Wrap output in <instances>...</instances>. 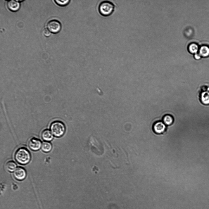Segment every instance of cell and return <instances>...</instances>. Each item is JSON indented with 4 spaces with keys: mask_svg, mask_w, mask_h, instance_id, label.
I'll return each mask as SVG.
<instances>
[{
    "mask_svg": "<svg viewBox=\"0 0 209 209\" xmlns=\"http://www.w3.org/2000/svg\"><path fill=\"white\" fill-rule=\"evenodd\" d=\"M199 54L202 56H208L209 55V48L205 46L201 47L199 50Z\"/></svg>",
    "mask_w": 209,
    "mask_h": 209,
    "instance_id": "obj_14",
    "label": "cell"
},
{
    "mask_svg": "<svg viewBox=\"0 0 209 209\" xmlns=\"http://www.w3.org/2000/svg\"><path fill=\"white\" fill-rule=\"evenodd\" d=\"M42 138L45 141H50L53 140L54 138L53 135L50 130L46 129L43 130L41 134Z\"/></svg>",
    "mask_w": 209,
    "mask_h": 209,
    "instance_id": "obj_9",
    "label": "cell"
},
{
    "mask_svg": "<svg viewBox=\"0 0 209 209\" xmlns=\"http://www.w3.org/2000/svg\"><path fill=\"white\" fill-rule=\"evenodd\" d=\"M115 8V5L113 3L108 1H104L100 4L99 11L101 15L107 17L113 14Z\"/></svg>",
    "mask_w": 209,
    "mask_h": 209,
    "instance_id": "obj_2",
    "label": "cell"
},
{
    "mask_svg": "<svg viewBox=\"0 0 209 209\" xmlns=\"http://www.w3.org/2000/svg\"><path fill=\"white\" fill-rule=\"evenodd\" d=\"M198 45L195 44L193 43L189 45L188 49L191 53L196 54L197 53L198 50Z\"/></svg>",
    "mask_w": 209,
    "mask_h": 209,
    "instance_id": "obj_15",
    "label": "cell"
},
{
    "mask_svg": "<svg viewBox=\"0 0 209 209\" xmlns=\"http://www.w3.org/2000/svg\"><path fill=\"white\" fill-rule=\"evenodd\" d=\"M153 129L155 133L157 134H161L165 131L166 126L163 122L158 121L154 124Z\"/></svg>",
    "mask_w": 209,
    "mask_h": 209,
    "instance_id": "obj_7",
    "label": "cell"
},
{
    "mask_svg": "<svg viewBox=\"0 0 209 209\" xmlns=\"http://www.w3.org/2000/svg\"><path fill=\"white\" fill-rule=\"evenodd\" d=\"M42 145L41 141L37 138H32L30 139L28 143V146L32 151H37L40 149Z\"/></svg>",
    "mask_w": 209,
    "mask_h": 209,
    "instance_id": "obj_5",
    "label": "cell"
},
{
    "mask_svg": "<svg viewBox=\"0 0 209 209\" xmlns=\"http://www.w3.org/2000/svg\"><path fill=\"white\" fill-rule=\"evenodd\" d=\"M47 28L52 33L56 34L59 32L61 29V23L56 20H53L48 23Z\"/></svg>",
    "mask_w": 209,
    "mask_h": 209,
    "instance_id": "obj_4",
    "label": "cell"
},
{
    "mask_svg": "<svg viewBox=\"0 0 209 209\" xmlns=\"http://www.w3.org/2000/svg\"><path fill=\"white\" fill-rule=\"evenodd\" d=\"M13 176L16 180L23 181L27 177V173L23 168L19 167H17L14 172Z\"/></svg>",
    "mask_w": 209,
    "mask_h": 209,
    "instance_id": "obj_6",
    "label": "cell"
},
{
    "mask_svg": "<svg viewBox=\"0 0 209 209\" xmlns=\"http://www.w3.org/2000/svg\"><path fill=\"white\" fill-rule=\"evenodd\" d=\"M51 131L53 135L57 138L63 136L66 132V127L64 124L60 121H56L51 124Z\"/></svg>",
    "mask_w": 209,
    "mask_h": 209,
    "instance_id": "obj_3",
    "label": "cell"
},
{
    "mask_svg": "<svg viewBox=\"0 0 209 209\" xmlns=\"http://www.w3.org/2000/svg\"><path fill=\"white\" fill-rule=\"evenodd\" d=\"M52 145L49 142H44L42 144L41 147L42 151L45 153H48L50 152L52 149Z\"/></svg>",
    "mask_w": 209,
    "mask_h": 209,
    "instance_id": "obj_11",
    "label": "cell"
},
{
    "mask_svg": "<svg viewBox=\"0 0 209 209\" xmlns=\"http://www.w3.org/2000/svg\"><path fill=\"white\" fill-rule=\"evenodd\" d=\"M43 32V34L46 37H49L51 35V32L47 28L44 29Z\"/></svg>",
    "mask_w": 209,
    "mask_h": 209,
    "instance_id": "obj_17",
    "label": "cell"
},
{
    "mask_svg": "<svg viewBox=\"0 0 209 209\" xmlns=\"http://www.w3.org/2000/svg\"><path fill=\"white\" fill-rule=\"evenodd\" d=\"M15 158L19 164L22 165H27L30 162L31 156L28 150L25 147L19 148L16 151Z\"/></svg>",
    "mask_w": 209,
    "mask_h": 209,
    "instance_id": "obj_1",
    "label": "cell"
},
{
    "mask_svg": "<svg viewBox=\"0 0 209 209\" xmlns=\"http://www.w3.org/2000/svg\"><path fill=\"white\" fill-rule=\"evenodd\" d=\"M201 101L205 105L209 104V92L205 91L202 93Z\"/></svg>",
    "mask_w": 209,
    "mask_h": 209,
    "instance_id": "obj_13",
    "label": "cell"
},
{
    "mask_svg": "<svg viewBox=\"0 0 209 209\" xmlns=\"http://www.w3.org/2000/svg\"><path fill=\"white\" fill-rule=\"evenodd\" d=\"M194 57L197 60H199L201 58V56L199 54L196 53L194 55Z\"/></svg>",
    "mask_w": 209,
    "mask_h": 209,
    "instance_id": "obj_18",
    "label": "cell"
},
{
    "mask_svg": "<svg viewBox=\"0 0 209 209\" xmlns=\"http://www.w3.org/2000/svg\"><path fill=\"white\" fill-rule=\"evenodd\" d=\"M5 168L6 170L10 172H14L17 168V165L13 161L10 160L6 163Z\"/></svg>",
    "mask_w": 209,
    "mask_h": 209,
    "instance_id": "obj_10",
    "label": "cell"
},
{
    "mask_svg": "<svg viewBox=\"0 0 209 209\" xmlns=\"http://www.w3.org/2000/svg\"><path fill=\"white\" fill-rule=\"evenodd\" d=\"M55 1L58 5L63 6H66L70 2V1H69V0H66V1H57V0H55Z\"/></svg>",
    "mask_w": 209,
    "mask_h": 209,
    "instance_id": "obj_16",
    "label": "cell"
},
{
    "mask_svg": "<svg viewBox=\"0 0 209 209\" xmlns=\"http://www.w3.org/2000/svg\"><path fill=\"white\" fill-rule=\"evenodd\" d=\"M163 120L165 125H170L173 122L174 119L171 115H166L163 117Z\"/></svg>",
    "mask_w": 209,
    "mask_h": 209,
    "instance_id": "obj_12",
    "label": "cell"
},
{
    "mask_svg": "<svg viewBox=\"0 0 209 209\" xmlns=\"http://www.w3.org/2000/svg\"><path fill=\"white\" fill-rule=\"evenodd\" d=\"M7 5L8 9L13 12L18 11L20 7L19 2L17 1H9L7 2Z\"/></svg>",
    "mask_w": 209,
    "mask_h": 209,
    "instance_id": "obj_8",
    "label": "cell"
}]
</instances>
